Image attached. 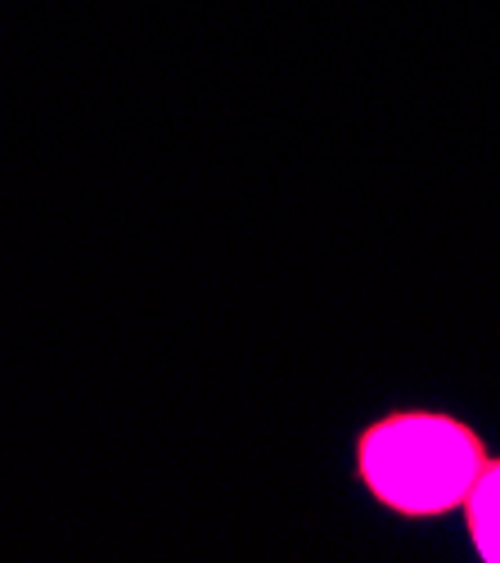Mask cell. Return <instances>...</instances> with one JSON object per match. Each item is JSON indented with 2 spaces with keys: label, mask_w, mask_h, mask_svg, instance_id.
Instances as JSON below:
<instances>
[{
  "label": "cell",
  "mask_w": 500,
  "mask_h": 563,
  "mask_svg": "<svg viewBox=\"0 0 500 563\" xmlns=\"http://www.w3.org/2000/svg\"><path fill=\"white\" fill-rule=\"evenodd\" d=\"M482 464L478 429L446 410H388L356 438V478L397 519L456 514Z\"/></svg>",
  "instance_id": "obj_1"
},
{
  "label": "cell",
  "mask_w": 500,
  "mask_h": 563,
  "mask_svg": "<svg viewBox=\"0 0 500 563\" xmlns=\"http://www.w3.org/2000/svg\"><path fill=\"white\" fill-rule=\"evenodd\" d=\"M460 514H465V532H469L478 559L500 563V460L487 455V464L478 468V478H474Z\"/></svg>",
  "instance_id": "obj_2"
}]
</instances>
